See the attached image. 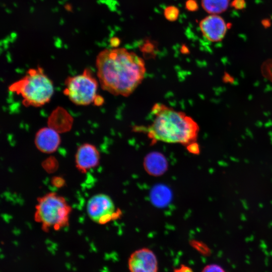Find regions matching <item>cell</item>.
Masks as SVG:
<instances>
[{
  "label": "cell",
  "instance_id": "obj_1",
  "mask_svg": "<svg viewBox=\"0 0 272 272\" xmlns=\"http://www.w3.org/2000/svg\"><path fill=\"white\" fill-rule=\"evenodd\" d=\"M97 77L104 90L127 97L141 84L146 74L144 60L124 48L105 49L96 60Z\"/></svg>",
  "mask_w": 272,
  "mask_h": 272
},
{
  "label": "cell",
  "instance_id": "obj_2",
  "mask_svg": "<svg viewBox=\"0 0 272 272\" xmlns=\"http://www.w3.org/2000/svg\"><path fill=\"white\" fill-rule=\"evenodd\" d=\"M153 120L144 130L153 141L189 145L196 140L199 126L192 118L163 104H154Z\"/></svg>",
  "mask_w": 272,
  "mask_h": 272
},
{
  "label": "cell",
  "instance_id": "obj_3",
  "mask_svg": "<svg viewBox=\"0 0 272 272\" xmlns=\"http://www.w3.org/2000/svg\"><path fill=\"white\" fill-rule=\"evenodd\" d=\"M9 90L21 95L26 107H41L51 99L54 87L51 80L40 66L30 69L21 79L9 86Z\"/></svg>",
  "mask_w": 272,
  "mask_h": 272
},
{
  "label": "cell",
  "instance_id": "obj_4",
  "mask_svg": "<svg viewBox=\"0 0 272 272\" xmlns=\"http://www.w3.org/2000/svg\"><path fill=\"white\" fill-rule=\"evenodd\" d=\"M71 210L63 197L50 192L38 198L34 218L44 230H57L68 225Z\"/></svg>",
  "mask_w": 272,
  "mask_h": 272
},
{
  "label": "cell",
  "instance_id": "obj_5",
  "mask_svg": "<svg viewBox=\"0 0 272 272\" xmlns=\"http://www.w3.org/2000/svg\"><path fill=\"white\" fill-rule=\"evenodd\" d=\"M64 84L63 94L76 105H89L98 95V83L90 69H84L81 74L68 77Z\"/></svg>",
  "mask_w": 272,
  "mask_h": 272
},
{
  "label": "cell",
  "instance_id": "obj_6",
  "mask_svg": "<svg viewBox=\"0 0 272 272\" xmlns=\"http://www.w3.org/2000/svg\"><path fill=\"white\" fill-rule=\"evenodd\" d=\"M87 212L93 222L104 224L110 221L115 215V207L109 196L103 193L95 194L87 201Z\"/></svg>",
  "mask_w": 272,
  "mask_h": 272
},
{
  "label": "cell",
  "instance_id": "obj_7",
  "mask_svg": "<svg viewBox=\"0 0 272 272\" xmlns=\"http://www.w3.org/2000/svg\"><path fill=\"white\" fill-rule=\"evenodd\" d=\"M129 272H158L159 263L156 254L151 249L143 247L134 250L128 258Z\"/></svg>",
  "mask_w": 272,
  "mask_h": 272
},
{
  "label": "cell",
  "instance_id": "obj_8",
  "mask_svg": "<svg viewBox=\"0 0 272 272\" xmlns=\"http://www.w3.org/2000/svg\"><path fill=\"white\" fill-rule=\"evenodd\" d=\"M231 24L219 15H209L199 22L200 30L206 39L212 42L222 41Z\"/></svg>",
  "mask_w": 272,
  "mask_h": 272
},
{
  "label": "cell",
  "instance_id": "obj_9",
  "mask_svg": "<svg viewBox=\"0 0 272 272\" xmlns=\"http://www.w3.org/2000/svg\"><path fill=\"white\" fill-rule=\"evenodd\" d=\"M100 161V154L97 148L92 144L85 143L77 149L75 162L76 167L82 172L97 166Z\"/></svg>",
  "mask_w": 272,
  "mask_h": 272
},
{
  "label": "cell",
  "instance_id": "obj_10",
  "mask_svg": "<svg viewBox=\"0 0 272 272\" xmlns=\"http://www.w3.org/2000/svg\"><path fill=\"white\" fill-rule=\"evenodd\" d=\"M60 141L59 133L49 126L39 129L34 139L37 149L47 154L54 152L59 147Z\"/></svg>",
  "mask_w": 272,
  "mask_h": 272
},
{
  "label": "cell",
  "instance_id": "obj_11",
  "mask_svg": "<svg viewBox=\"0 0 272 272\" xmlns=\"http://www.w3.org/2000/svg\"><path fill=\"white\" fill-rule=\"evenodd\" d=\"M73 118L63 108H56L51 113L48 121V126L58 133L66 132L71 129Z\"/></svg>",
  "mask_w": 272,
  "mask_h": 272
},
{
  "label": "cell",
  "instance_id": "obj_12",
  "mask_svg": "<svg viewBox=\"0 0 272 272\" xmlns=\"http://www.w3.org/2000/svg\"><path fill=\"white\" fill-rule=\"evenodd\" d=\"M231 0H201L203 10L210 15H219L225 12Z\"/></svg>",
  "mask_w": 272,
  "mask_h": 272
},
{
  "label": "cell",
  "instance_id": "obj_13",
  "mask_svg": "<svg viewBox=\"0 0 272 272\" xmlns=\"http://www.w3.org/2000/svg\"><path fill=\"white\" fill-rule=\"evenodd\" d=\"M179 13L178 9L172 6L166 7L164 11V15L165 18L170 21L176 20L178 18Z\"/></svg>",
  "mask_w": 272,
  "mask_h": 272
},
{
  "label": "cell",
  "instance_id": "obj_14",
  "mask_svg": "<svg viewBox=\"0 0 272 272\" xmlns=\"http://www.w3.org/2000/svg\"><path fill=\"white\" fill-rule=\"evenodd\" d=\"M201 272H225V271L221 266L218 264H210L206 265Z\"/></svg>",
  "mask_w": 272,
  "mask_h": 272
},
{
  "label": "cell",
  "instance_id": "obj_15",
  "mask_svg": "<svg viewBox=\"0 0 272 272\" xmlns=\"http://www.w3.org/2000/svg\"><path fill=\"white\" fill-rule=\"evenodd\" d=\"M231 7L237 10H242L246 6L245 0H233L230 4Z\"/></svg>",
  "mask_w": 272,
  "mask_h": 272
},
{
  "label": "cell",
  "instance_id": "obj_16",
  "mask_svg": "<svg viewBox=\"0 0 272 272\" xmlns=\"http://www.w3.org/2000/svg\"><path fill=\"white\" fill-rule=\"evenodd\" d=\"M185 8L189 11L194 12L197 10L198 5L195 0H188L185 3Z\"/></svg>",
  "mask_w": 272,
  "mask_h": 272
},
{
  "label": "cell",
  "instance_id": "obj_17",
  "mask_svg": "<svg viewBox=\"0 0 272 272\" xmlns=\"http://www.w3.org/2000/svg\"><path fill=\"white\" fill-rule=\"evenodd\" d=\"M174 272H193V271L189 266L182 264L175 268Z\"/></svg>",
  "mask_w": 272,
  "mask_h": 272
},
{
  "label": "cell",
  "instance_id": "obj_18",
  "mask_svg": "<svg viewBox=\"0 0 272 272\" xmlns=\"http://www.w3.org/2000/svg\"><path fill=\"white\" fill-rule=\"evenodd\" d=\"M188 147L189 151L192 153H197L199 152L198 146L195 142L189 144Z\"/></svg>",
  "mask_w": 272,
  "mask_h": 272
},
{
  "label": "cell",
  "instance_id": "obj_19",
  "mask_svg": "<svg viewBox=\"0 0 272 272\" xmlns=\"http://www.w3.org/2000/svg\"><path fill=\"white\" fill-rule=\"evenodd\" d=\"M103 102H104L103 98L101 96L98 95L97 97H96L93 103L94 105L99 106V105H102L103 103Z\"/></svg>",
  "mask_w": 272,
  "mask_h": 272
},
{
  "label": "cell",
  "instance_id": "obj_20",
  "mask_svg": "<svg viewBox=\"0 0 272 272\" xmlns=\"http://www.w3.org/2000/svg\"><path fill=\"white\" fill-rule=\"evenodd\" d=\"M110 41L111 44L113 46L115 47H116L119 43L120 42L119 40L116 37L113 38Z\"/></svg>",
  "mask_w": 272,
  "mask_h": 272
}]
</instances>
